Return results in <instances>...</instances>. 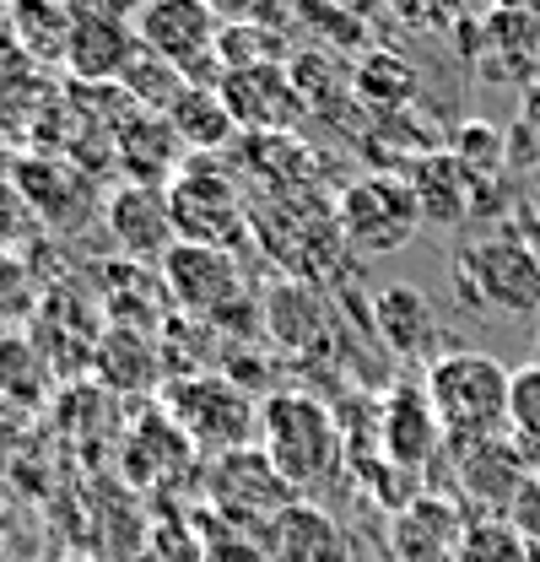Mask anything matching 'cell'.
<instances>
[{
  "label": "cell",
  "instance_id": "obj_1",
  "mask_svg": "<svg viewBox=\"0 0 540 562\" xmlns=\"http://www.w3.org/2000/svg\"><path fill=\"white\" fill-rule=\"evenodd\" d=\"M260 449L270 454L275 476L292 487V497L319 492L346 465V432L336 412L303 390H275L260 406Z\"/></svg>",
  "mask_w": 540,
  "mask_h": 562
},
{
  "label": "cell",
  "instance_id": "obj_2",
  "mask_svg": "<svg viewBox=\"0 0 540 562\" xmlns=\"http://www.w3.org/2000/svg\"><path fill=\"white\" fill-rule=\"evenodd\" d=\"M427 401L443 422L449 443H471L486 432H503L508 427V384H514V368H503L492 351H471L454 347L443 351L438 362H427Z\"/></svg>",
  "mask_w": 540,
  "mask_h": 562
},
{
  "label": "cell",
  "instance_id": "obj_3",
  "mask_svg": "<svg viewBox=\"0 0 540 562\" xmlns=\"http://www.w3.org/2000/svg\"><path fill=\"white\" fill-rule=\"evenodd\" d=\"M449 277L454 292L481 314H540V249L514 227L454 249Z\"/></svg>",
  "mask_w": 540,
  "mask_h": 562
},
{
  "label": "cell",
  "instance_id": "obj_4",
  "mask_svg": "<svg viewBox=\"0 0 540 562\" xmlns=\"http://www.w3.org/2000/svg\"><path fill=\"white\" fill-rule=\"evenodd\" d=\"M135 33H140V49H151L157 60L179 66L190 81L195 76H201V87L222 81V66H216L222 22L211 16L205 0H140Z\"/></svg>",
  "mask_w": 540,
  "mask_h": 562
},
{
  "label": "cell",
  "instance_id": "obj_5",
  "mask_svg": "<svg viewBox=\"0 0 540 562\" xmlns=\"http://www.w3.org/2000/svg\"><path fill=\"white\" fill-rule=\"evenodd\" d=\"M421 211H416V195L405 179H390V173H368L357 179L336 206V227L340 238L357 249V255H390L401 249L405 238L416 233Z\"/></svg>",
  "mask_w": 540,
  "mask_h": 562
},
{
  "label": "cell",
  "instance_id": "obj_6",
  "mask_svg": "<svg viewBox=\"0 0 540 562\" xmlns=\"http://www.w3.org/2000/svg\"><path fill=\"white\" fill-rule=\"evenodd\" d=\"M168 211L179 227V244H205V249H233V238L244 233V206H238V184L211 168L201 157H190L179 168V179L168 184Z\"/></svg>",
  "mask_w": 540,
  "mask_h": 562
},
{
  "label": "cell",
  "instance_id": "obj_7",
  "mask_svg": "<svg viewBox=\"0 0 540 562\" xmlns=\"http://www.w3.org/2000/svg\"><path fill=\"white\" fill-rule=\"evenodd\" d=\"M449 460H454L460 497L471 503L475 514H508L514 497L525 492V482L540 471L508 427L486 432V438H471V443H449Z\"/></svg>",
  "mask_w": 540,
  "mask_h": 562
},
{
  "label": "cell",
  "instance_id": "obj_8",
  "mask_svg": "<svg viewBox=\"0 0 540 562\" xmlns=\"http://www.w3.org/2000/svg\"><path fill=\"white\" fill-rule=\"evenodd\" d=\"M216 92H222L233 125L249 131V136H286V131L308 114V103H303L292 70L281 66V60L249 66V70H227V76L216 81Z\"/></svg>",
  "mask_w": 540,
  "mask_h": 562
},
{
  "label": "cell",
  "instance_id": "obj_9",
  "mask_svg": "<svg viewBox=\"0 0 540 562\" xmlns=\"http://www.w3.org/2000/svg\"><path fill=\"white\" fill-rule=\"evenodd\" d=\"M11 184L22 195V206L38 211L49 227H81L98 211V184L92 173H81L60 151H33V157H11Z\"/></svg>",
  "mask_w": 540,
  "mask_h": 562
},
{
  "label": "cell",
  "instance_id": "obj_10",
  "mask_svg": "<svg viewBox=\"0 0 540 562\" xmlns=\"http://www.w3.org/2000/svg\"><path fill=\"white\" fill-rule=\"evenodd\" d=\"M168 412L179 422V432L201 449H238L249 438V422H255V406L227 384V379H190V384H173L168 395Z\"/></svg>",
  "mask_w": 540,
  "mask_h": 562
},
{
  "label": "cell",
  "instance_id": "obj_11",
  "mask_svg": "<svg viewBox=\"0 0 540 562\" xmlns=\"http://www.w3.org/2000/svg\"><path fill=\"white\" fill-rule=\"evenodd\" d=\"M379 449L390 465H401L405 476H421L438 449H449V432L427 401V384H395L384 395V412H379Z\"/></svg>",
  "mask_w": 540,
  "mask_h": 562
},
{
  "label": "cell",
  "instance_id": "obj_12",
  "mask_svg": "<svg viewBox=\"0 0 540 562\" xmlns=\"http://www.w3.org/2000/svg\"><path fill=\"white\" fill-rule=\"evenodd\" d=\"M492 179H497V173H471L449 146H443V151L416 157V168L405 173V184H410V195H416L421 222H432V227H460L465 216L486 211V190H492Z\"/></svg>",
  "mask_w": 540,
  "mask_h": 562
},
{
  "label": "cell",
  "instance_id": "obj_13",
  "mask_svg": "<svg viewBox=\"0 0 540 562\" xmlns=\"http://www.w3.org/2000/svg\"><path fill=\"white\" fill-rule=\"evenodd\" d=\"M260 547H266L270 562H357V547H351L346 525H340L330 508L308 503V497H292L270 519Z\"/></svg>",
  "mask_w": 540,
  "mask_h": 562
},
{
  "label": "cell",
  "instance_id": "obj_14",
  "mask_svg": "<svg viewBox=\"0 0 540 562\" xmlns=\"http://www.w3.org/2000/svg\"><path fill=\"white\" fill-rule=\"evenodd\" d=\"M70 16H76V27H70V44H66V70L81 87H120V76L140 55L135 22L98 16V11H70Z\"/></svg>",
  "mask_w": 540,
  "mask_h": 562
},
{
  "label": "cell",
  "instance_id": "obj_15",
  "mask_svg": "<svg viewBox=\"0 0 540 562\" xmlns=\"http://www.w3.org/2000/svg\"><path fill=\"white\" fill-rule=\"evenodd\" d=\"M103 222L114 233V244L131 255L135 266H162L168 249L179 244V227H173V211H168V190H151V184H125L109 195Z\"/></svg>",
  "mask_w": 540,
  "mask_h": 562
},
{
  "label": "cell",
  "instance_id": "obj_16",
  "mask_svg": "<svg viewBox=\"0 0 540 562\" xmlns=\"http://www.w3.org/2000/svg\"><path fill=\"white\" fill-rule=\"evenodd\" d=\"M460 536H465V508L438 492H416L405 508H395L390 562H454Z\"/></svg>",
  "mask_w": 540,
  "mask_h": 562
},
{
  "label": "cell",
  "instance_id": "obj_17",
  "mask_svg": "<svg viewBox=\"0 0 540 562\" xmlns=\"http://www.w3.org/2000/svg\"><path fill=\"white\" fill-rule=\"evenodd\" d=\"M373 330H379V341L395 351V357H416V362L427 357V362H438L449 351L443 347V325H438L427 292L410 286V281H390L373 297Z\"/></svg>",
  "mask_w": 540,
  "mask_h": 562
},
{
  "label": "cell",
  "instance_id": "obj_18",
  "mask_svg": "<svg viewBox=\"0 0 540 562\" xmlns=\"http://www.w3.org/2000/svg\"><path fill=\"white\" fill-rule=\"evenodd\" d=\"M114 157L120 168L131 173V184H151V190H168L184 168V140L179 131L162 120V114H140L131 109L114 131Z\"/></svg>",
  "mask_w": 540,
  "mask_h": 562
},
{
  "label": "cell",
  "instance_id": "obj_19",
  "mask_svg": "<svg viewBox=\"0 0 540 562\" xmlns=\"http://www.w3.org/2000/svg\"><path fill=\"white\" fill-rule=\"evenodd\" d=\"M162 286L184 303L216 314L222 303H238V266L227 249H205V244H173L162 260Z\"/></svg>",
  "mask_w": 540,
  "mask_h": 562
},
{
  "label": "cell",
  "instance_id": "obj_20",
  "mask_svg": "<svg viewBox=\"0 0 540 562\" xmlns=\"http://www.w3.org/2000/svg\"><path fill=\"white\" fill-rule=\"evenodd\" d=\"M168 125L179 131L184 151H195V157H211V151H222L227 140L238 136V125H233L222 92H216V87H201V81L184 87V98L168 109Z\"/></svg>",
  "mask_w": 540,
  "mask_h": 562
},
{
  "label": "cell",
  "instance_id": "obj_21",
  "mask_svg": "<svg viewBox=\"0 0 540 562\" xmlns=\"http://www.w3.org/2000/svg\"><path fill=\"white\" fill-rule=\"evenodd\" d=\"M0 5H5L0 16L16 27V38L33 60H60L66 66V44L70 27H76L70 0H0Z\"/></svg>",
  "mask_w": 540,
  "mask_h": 562
},
{
  "label": "cell",
  "instance_id": "obj_22",
  "mask_svg": "<svg viewBox=\"0 0 540 562\" xmlns=\"http://www.w3.org/2000/svg\"><path fill=\"white\" fill-rule=\"evenodd\" d=\"M184 87H190V76L179 66H168V60H157L151 49H140L131 60V70L120 76V92L131 98V109H140V114H162V120H168V109L184 98Z\"/></svg>",
  "mask_w": 540,
  "mask_h": 562
},
{
  "label": "cell",
  "instance_id": "obj_23",
  "mask_svg": "<svg viewBox=\"0 0 540 562\" xmlns=\"http://www.w3.org/2000/svg\"><path fill=\"white\" fill-rule=\"evenodd\" d=\"M454 562H530V541L508 514H471Z\"/></svg>",
  "mask_w": 540,
  "mask_h": 562
},
{
  "label": "cell",
  "instance_id": "obj_24",
  "mask_svg": "<svg viewBox=\"0 0 540 562\" xmlns=\"http://www.w3.org/2000/svg\"><path fill=\"white\" fill-rule=\"evenodd\" d=\"M357 98L368 103V109H379V114H395L405 109L410 98H416V70L405 66L401 55H368L362 70H357Z\"/></svg>",
  "mask_w": 540,
  "mask_h": 562
},
{
  "label": "cell",
  "instance_id": "obj_25",
  "mask_svg": "<svg viewBox=\"0 0 540 562\" xmlns=\"http://www.w3.org/2000/svg\"><path fill=\"white\" fill-rule=\"evenodd\" d=\"M44 384H49L44 351L27 336H0V395L16 401V406H33L44 395Z\"/></svg>",
  "mask_w": 540,
  "mask_h": 562
},
{
  "label": "cell",
  "instance_id": "obj_26",
  "mask_svg": "<svg viewBox=\"0 0 540 562\" xmlns=\"http://www.w3.org/2000/svg\"><path fill=\"white\" fill-rule=\"evenodd\" d=\"M508 432L525 443V454L540 465V357L514 368V384H508Z\"/></svg>",
  "mask_w": 540,
  "mask_h": 562
},
{
  "label": "cell",
  "instance_id": "obj_27",
  "mask_svg": "<svg viewBox=\"0 0 540 562\" xmlns=\"http://www.w3.org/2000/svg\"><path fill=\"white\" fill-rule=\"evenodd\" d=\"M281 60V44H275V27L260 22H238V27H222L216 33V66L227 70H249V66H270Z\"/></svg>",
  "mask_w": 540,
  "mask_h": 562
},
{
  "label": "cell",
  "instance_id": "obj_28",
  "mask_svg": "<svg viewBox=\"0 0 540 562\" xmlns=\"http://www.w3.org/2000/svg\"><path fill=\"white\" fill-rule=\"evenodd\" d=\"M449 151H454L471 173H497V168L508 162V136H503V131H492V125H481V120H471V125H460V131H454Z\"/></svg>",
  "mask_w": 540,
  "mask_h": 562
},
{
  "label": "cell",
  "instance_id": "obj_29",
  "mask_svg": "<svg viewBox=\"0 0 540 562\" xmlns=\"http://www.w3.org/2000/svg\"><path fill=\"white\" fill-rule=\"evenodd\" d=\"M508 162H540V81L519 92V125L508 131Z\"/></svg>",
  "mask_w": 540,
  "mask_h": 562
},
{
  "label": "cell",
  "instance_id": "obj_30",
  "mask_svg": "<svg viewBox=\"0 0 540 562\" xmlns=\"http://www.w3.org/2000/svg\"><path fill=\"white\" fill-rule=\"evenodd\" d=\"M508 519L519 525V536L530 541V547H540V471L525 482V492L514 497V508H508Z\"/></svg>",
  "mask_w": 540,
  "mask_h": 562
},
{
  "label": "cell",
  "instance_id": "obj_31",
  "mask_svg": "<svg viewBox=\"0 0 540 562\" xmlns=\"http://www.w3.org/2000/svg\"><path fill=\"white\" fill-rule=\"evenodd\" d=\"M33 66H38V60H33V55L22 49L16 27H11V22L0 16V87H5V81H16V76H27Z\"/></svg>",
  "mask_w": 540,
  "mask_h": 562
},
{
  "label": "cell",
  "instance_id": "obj_32",
  "mask_svg": "<svg viewBox=\"0 0 540 562\" xmlns=\"http://www.w3.org/2000/svg\"><path fill=\"white\" fill-rule=\"evenodd\" d=\"M201 562H270V558L260 541H233V536H222V541H211L201 552Z\"/></svg>",
  "mask_w": 540,
  "mask_h": 562
},
{
  "label": "cell",
  "instance_id": "obj_33",
  "mask_svg": "<svg viewBox=\"0 0 540 562\" xmlns=\"http://www.w3.org/2000/svg\"><path fill=\"white\" fill-rule=\"evenodd\" d=\"M211 16L222 27H238V22H260V0H205Z\"/></svg>",
  "mask_w": 540,
  "mask_h": 562
},
{
  "label": "cell",
  "instance_id": "obj_34",
  "mask_svg": "<svg viewBox=\"0 0 540 562\" xmlns=\"http://www.w3.org/2000/svg\"><path fill=\"white\" fill-rule=\"evenodd\" d=\"M497 11H530V16H540V0H497Z\"/></svg>",
  "mask_w": 540,
  "mask_h": 562
},
{
  "label": "cell",
  "instance_id": "obj_35",
  "mask_svg": "<svg viewBox=\"0 0 540 562\" xmlns=\"http://www.w3.org/2000/svg\"><path fill=\"white\" fill-rule=\"evenodd\" d=\"M0 168H5V157H0ZM0 190H16V184H11V173H0Z\"/></svg>",
  "mask_w": 540,
  "mask_h": 562
}]
</instances>
